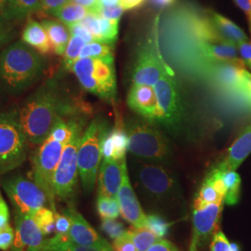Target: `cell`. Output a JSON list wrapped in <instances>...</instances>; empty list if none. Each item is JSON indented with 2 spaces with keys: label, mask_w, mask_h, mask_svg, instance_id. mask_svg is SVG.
Returning <instances> with one entry per match:
<instances>
[{
  "label": "cell",
  "mask_w": 251,
  "mask_h": 251,
  "mask_svg": "<svg viewBox=\"0 0 251 251\" xmlns=\"http://www.w3.org/2000/svg\"><path fill=\"white\" fill-rule=\"evenodd\" d=\"M156 22V46L162 59L189 78L205 81L209 71L220 63L245 65L237 46L216 30L209 10L195 3L174 4Z\"/></svg>",
  "instance_id": "1"
},
{
  "label": "cell",
  "mask_w": 251,
  "mask_h": 251,
  "mask_svg": "<svg viewBox=\"0 0 251 251\" xmlns=\"http://www.w3.org/2000/svg\"><path fill=\"white\" fill-rule=\"evenodd\" d=\"M70 110L69 104L63 99L57 79H47L18 110L19 122L28 143L35 145L42 144L50 133L56 118L63 117Z\"/></svg>",
  "instance_id": "2"
},
{
  "label": "cell",
  "mask_w": 251,
  "mask_h": 251,
  "mask_svg": "<svg viewBox=\"0 0 251 251\" xmlns=\"http://www.w3.org/2000/svg\"><path fill=\"white\" fill-rule=\"evenodd\" d=\"M43 55L18 40L0 53V83L9 93L18 95L28 90L44 75Z\"/></svg>",
  "instance_id": "3"
},
{
  "label": "cell",
  "mask_w": 251,
  "mask_h": 251,
  "mask_svg": "<svg viewBox=\"0 0 251 251\" xmlns=\"http://www.w3.org/2000/svg\"><path fill=\"white\" fill-rule=\"evenodd\" d=\"M137 186L145 200L163 210L179 209L183 198L177 177L161 164L133 163Z\"/></svg>",
  "instance_id": "4"
},
{
  "label": "cell",
  "mask_w": 251,
  "mask_h": 251,
  "mask_svg": "<svg viewBox=\"0 0 251 251\" xmlns=\"http://www.w3.org/2000/svg\"><path fill=\"white\" fill-rule=\"evenodd\" d=\"M126 130L128 137L127 150L135 156L155 164H167L172 158L169 140L150 123L133 120Z\"/></svg>",
  "instance_id": "5"
},
{
  "label": "cell",
  "mask_w": 251,
  "mask_h": 251,
  "mask_svg": "<svg viewBox=\"0 0 251 251\" xmlns=\"http://www.w3.org/2000/svg\"><path fill=\"white\" fill-rule=\"evenodd\" d=\"M72 132L70 139L63 147L62 157L58 164L53 178V192L55 198L73 205L76 196L77 178L79 176L77 166L78 148L82 138L80 122L71 119Z\"/></svg>",
  "instance_id": "6"
},
{
  "label": "cell",
  "mask_w": 251,
  "mask_h": 251,
  "mask_svg": "<svg viewBox=\"0 0 251 251\" xmlns=\"http://www.w3.org/2000/svg\"><path fill=\"white\" fill-rule=\"evenodd\" d=\"M27 144L26 136L19 122L18 110L0 114V177L25 163Z\"/></svg>",
  "instance_id": "7"
},
{
  "label": "cell",
  "mask_w": 251,
  "mask_h": 251,
  "mask_svg": "<svg viewBox=\"0 0 251 251\" xmlns=\"http://www.w3.org/2000/svg\"><path fill=\"white\" fill-rule=\"evenodd\" d=\"M84 90L106 100H115L117 78L114 62L98 58H79L71 68Z\"/></svg>",
  "instance_id": "8"
},
{
  "label": "cell",
  "mask_w": 251,
  "mask_h": 251,
  "mask_svg": "<svg viewBox=\"0 0 251 251\" xmlns=\"http://www.w3.org/2000/svg\"><path fill=\"white\" fill-rule=\"evenodd\" d=\"M107 126L99 120H93L82 135L77 154V166L81 183L86 193L94 189L102 158L101 143Z\"/></svg>",
  "instance_id": "9"
},
{
  "label": "cell",
  "mask_w": 251,
  "mask_h": 251,
  "mask_svg": "<svg viewBox=\"0 0 251 251\" xmlns=\"http://www.w3.org/2000/svg\"><path fill=\"white\" fill-rule=\"evenodd\" d=\"M64 145L48 137L42 144L38 145L31 157L34 181L45 192L49 199V205L55 214L57 209L53 192L54 174L62 157Z\"/></svg>",
  "instance_id": "10"
},
{
  "label": "cell",
  "mask_w": 251,
  "mask_h": 251,
  "mask_svg": "<svg viewBox=\"0 0 251 251\" xmlns=\"http://www.w3.org/2000/svg\"><path fill=\"white\" fill-rule=\"evenodd\" d=\"M0 186L9 198L15 214L33 217L38 209L49 204L43 189L22 174L3 178Z\"/></svg>",
  "instance_id": "11"
},
{
  "label": "cell",
  "mask_w": 251,
  "mask_h": 251,
  "mask_svg": "<svg viewBox=\"0 0 251 251\" xmlns=\"http://www.w3.org/2000/svg\"><path fill=\"white\" fill-rule=\"evenodd\" d=\"M159 109L157 122L170 130H179L182 120L183 108L179 87L171 68L168 66L159 80L153 86Z\"/></svg>",
  "instance_id": "12"
},
{
  "label": "cell",
  "mask_w": 251,
  "mask_h": 251,
  "mask_svg": "<svg viewBox=\"0 0 251 251\" xmlns=\"http://www.w3.org/2000/svg\"><path fill=\"white\" fill-rule=\"evenodd\" d=\"M224 202L208 204L194 208L193 211V237L190 251H198L218 231Z\"/></svg>",
  "instance_id": "13"
},
{
  "label": "cell",
  "mask_w": 251,
  "mask_h": 251,
  "mask_svg": "<svg viewBox=\"0 0 251 251\" xmlns=\"http://www.w3.org/2000/svg\"><path fill=\"white\" fill-rule=\"evenodd\" d=\"M168 66L162 59L158 49L151 45L142 48L132 72L133 85L153 87Z\"/></svg>",
  "instance_id": "14"
},
{
  "label": "cell",
  "mask_w": 251,
  "mask_h": 251,
  "mask_svg": "<svg viewBox=\"0 0 251 251\" xmlns=\"http://www.w3.org/2000/svg\"><path fill=\"white\" fill-rule=\"evenodd\" d=\"M63 214L67 216L71 221V227L67 237L70 241L77 245L100 249L103 251H114L112 245H110L103 237L95 231V229L86 221L73 205L63 209Z\"/></svg>",
  "instance_id": "15"
},
{
  "label": "cell",
  "mask_w": 251,
  "mask_h": 251,
  "mask_svg": "<svg viewBox=\"0 0 251 251\" xmlns=\"http://www.w3.org/2000/svg\"><path fill=\"white\" fill-rule=\"evenodd\" d=\"M15 237L10 251H42L46 236L31 216L15 214Z\"/></svg>",
  "instance_id": "16"
},
{
  "label": "cell",
  "mask_w": 251,
  "mask_h": 251,
  "mask_svg": "<svg viewBox=\"0 0 251 251\" xmlns=\"http://www.w3.org/2000/svg\"><path fill=\"white\" fill-rule=\"evenodd\" d=\"M121 216L133 227L143 228L146 225V215L135 195L127 173L126 164L123 169V179L117 194Z\"/></svg>",
  "instance_id": "17"
},
{
  "label": "cell",
  "mask_w": 251,
  "mask_h": 251,
  "mask_svg": "<svg viewBox=\"0 0 251 251\" xmlns=\"http://www.w3.org/2000/svg\"><path fill=\"white\" fill-rule=\"evenodd\" d=\"M127 104L148 122H157L159 109L155 90L152 86L132 85L127 95Z\"/></svg>",
  "instance_id": "18"
},
{
  "label": "cell",
  "mask_w": 251,
  "mask_h": 251,
  "mask_svg": "<svg viewBox=\"0 0 251 251\" xmlns=\"http://www.w3.org/2000/svg\"><path fill=\"white\" fill-rule=\"evenodd\" d=\"M125 159H102L99 169L98 196L117 198L123 179Z\"/></svg>",
  "instance_id": "19"
},
{
  "label": "cell",
  "mask_w": 251,
  "mask_h": 251,
  "mask_svg": "<svg viewBox=\"0 0 251 251\" xmlns=\"http://www.w3.org/2000/svg\"><path fill=\"white\" fill-rule=\"evenodd\" d=\"M128 147V137L122 122H117L113 129L108 130L101 143L102 159H125Z\"/></svg>",
  "instance_id": "20"
},
{
  "label": "cell",
  "mask_w": 251,
  "mask_h": 251,
  "mask_svg": "<svg viewBox=\"0 0 251 251\" xmlns=\"http://www.w3.org/2000/svg\"><path fill=\"white\" fill-rule=\"evenodd\" d=\"M251 153V125L249 126L228 149L225 158L216 168L221 171H235Z\"/></svg>",
  "instance_id": "21"
},
{
  "label": "cell",
  "mask_w": 251,
  "mask_h": 251,
  "mask_svg": "<svg viewBox=\"0 0 251 251\" xmlns=\"http://www.w3.org/2000/svg\"><path fill=\"white\" fill-rule=\"evenodd\" d=\"M22 40L42 55L50 54L52 50L45 28L41 23L36 22L34 19L27 20L23 30Z\"/></svg>",
  "instance_id": "22"
},
{
  "label": "cell",
  "mask_w": 251,
  "mask_h": 251,
  "mask_svg": "<svg viewBox=\"0 0 251 251\" xmlns=\"http://www.w3.org/2000/svg\"><path fill=\"white\" fill-rule=\"evenodd\" d=\"M41 25L45 28L54 53L63 56L71 37L68 26L62 22L52 19H43Z\"/></svg>",
  "instance_id": "23"
},
{
  "label": "cell",
  "mask_w": 251,
  "mask_h": 251,
  "mask_svg": "<svg viewBox=\"0 0 251 251\" xmlns=\"http://www.w3.org/2000/svg\"><path fill=\"white\" fill-rule=\"evenodd\" d=\"M209 14L216 30L228 42L237 45L242 41L249 40L242 29L231 20L212 10H209Z\"/></svg>",
  "instance_id": "24"
},
{
  "label": "cell",
  "mask_w": 251,
  "mask_h": 251,
  "mask_svg": "<svg viewBox=\"0 0 251 251\" xmlns=\"http://www.w3.org/2000/svg\"><path fill=\"white\" fill-rule=\"evenodd\" d=\"M42 0H7L6 22L22 21L33 13L39 12Z\"/></svg>",
  "instance_id": "25"
},
{
  "label": "cell",
  "mask_w": 251,
  "mask_h": 251,
  "mask_svg": "<svg viewBox=\"0 0 251 251\" xmlns=\"http://www.w3.org/2000/svg\"><path fill=\"white\" fill-rule=\"evenodd\" d=\"M42 251H107L77 245L68 239L67 235L55 234L53 237L46 239Z\"/></svg>",
  "instance_id": "26"
},
{
  "label": "cell",
  "mask_w": 251,
  "mask_h": 251,
  "mask_svg": "<svg viewBox=\"0 0 251 251\" xmlns=\"http://www.w3.org/2000/svg\"><path fill=\"white\" fill-rule=\"evenodd\" d=\"M221 171V170H220ZM222 171V179L224 180L226 196L225 203L229 206H234L238 203L240 198V188H241V178L235 171Z\"/></svg>",
  "instance_id": "27"
},
{
  "label": "cell",
  "mask_w": 251,
  "mask_h": 251,
  "mask_svg": "<svg viewBox=\"0 0 251 251\" xmlns=\"http://www.w3.org/2000/svg\"><path fill=\"white\" fill-rule=\"evenodd\" d=\"M220 202L225 203V198L218 192L213 183L206 177L198 191V197L195 199L194 208Z\"/></svg>",
  "instance_id": "28"
},
{
  "label": "cell",
  "mask_w": 251,
  "mask_h": 251,
  "mask_svg": "<svg viewBox=\"0 0 251 251\" xmlns=\"http://www.w3.org/2000/svg\"><path fill=\"white\" fill-rule=\"evenodd\" d=\"M88 13H90L88 9L70 2L63 6L62 9H59L53 16L58 19V21L64 24L66 26H70L74 24L79 23Z\"/></svg>",
  "instance_id": "29"
},
{
  "label": "cell",
  "mask_w": 251,
  "mask_h": 251,
  "mask_svg": "<svg viewBox=\"0 0 251 251\" xmlns=\"http://www.w3.org/2000/svg\"><path fill=\"white\" fill-rule=\"evenodd\" d=\"M79 58H98L108 62H114L113 45L100 41L87 43L82 48Z\"/></svg>",
  "instance_id": "30"
},
{
  "label": "cell",
  "mask_w": 251,
  "mask_h": 251,
  "mask_svg": "<svg viewBox=\"0 0 251 251\" xmlns=\"http://www.w3.org/2000/svg\"><path fill=\"white\" fill-rule=\"evenodd\" d=\"M128 232L138 251H147L154 243L157 242L160 239L149 229L145 227L143 228L133 227Z\"/></svg>",
  "instance_id": "31"
},
{
  "label": "cell",
  "mask_w": 251,
  "mask_h": 251,
  "mask_svg": "<svg viewBox=\"0 0 251 251\" xmlns=\"http://www.w3.org/2000/svg\"><path fill=\"white\" fill-rule=\"evenodd\" d=\"M85 44H87L80 37L71 36L69 43L66 47L65 52L63 54V68L67 71H71L73 64L79 59L81 50Z\"/></svg>",
  "instance_id": "32"
},
{
  "label": "cell",
  "mask_w": 251,
  "mask_h": 251,
  "mask_svg": "<svg viewBox=\"0 0 251 251\" xmlns=\"http://www.w3.org/2000/svg\"><path fill=\"white\" fill-rule=\"evenodd\" d=\"M96 207L101 219H117L121 214L119 203L116 198L98 196Z\"/></svg>",
  "instance_id": "33"
},
{
  "label": "cell",
  "mask_w": 251,
  "mask_h": 251,
  "mask_svg": "<svg viewBox=\"0 0 251 251\" xmlns=\"http://www.w3.org/2000/svg\"><path fill=\"white\" fill-rule=\"evenodd\" d=\"M33 218L45 236L50 235L55 231V213L51 208L43 206L36 211Z\"/></svg>",
  "instance_id": "34"
},
{
  "label": "cell",
  "mask_w": 251,
  "mask_h": 251,
  "mask_svg": "<svg viewBox=\"0 0 251 251\" xmlns=\"http://www.w3.org/2000/svg\"><path fill=\"white\" fill-rule=\"evenodd\" d=\"M172 224L169 223L161 215L152 213L146 215V225L145 228L149 229L159 238H165L170 232Z\"/></svg>",
  "instance_id": "35"
},
{
  "label": "cell",
  "mask_w": 251,
  "mask_h": 251,
  "mask_svg": "<svg viewBox=\"0 0 251 251\" xmlns=\"http://www.w3.org/2000/svg\"><path fill=\"white\" fill-rule=\"evenodd\" d=\"M100 42L113 45L117 41L118 36L119 21L108 20L100 16Z\"/></svg>",
  "instance_id": "36"
},
{
  "label": "cell",
  "mask_w": 251,
  "mask_h": 251,
  "mask_svg": "<svg viewBox=\"0 0 251 251\" xmlns=\"http://www.w3.org/2000/svg\"><path fill=\"white\" fill-rule=\"evenodd\" d=\"M71 132H72V125L70 120L66 122L63 117H58L54 122L49 137L57 142L65 144L70 139Z\"/></svg>",
  "instance_id": "37"
},
{
  "label": "cell",
  "mask_w": 251,
  "mask_h": 251,
  "mask_svg": "<svg viewBox=\"0 0 251 251\" xmlns=\"http://www.w3.org/2000/svg\"><path fill=\"white\" fill-rule=\"evenodd\" d=\"M100 230L112 240L117 239V237L124 234L126 231L124 225L116 221V219H102Z\"/></svg>",
  "instance_id": "38"
},
{
  "label": "cell",
  "mask_w": 251,
  "mask_h": 251,
  "mask_svg": "<svg viewBox=\"0 0 251 251\" xmlns=\"http://www.w3.org/2000/svg\"><path fill=\"white\" fill-rule=\"evenodd\" d=\"M79 24L90 31L96 41H100V24L99 15H96L93 13H88L84 18L81 20Z\"/></svg>",
  "instance_id": "39"
},
{
  "label": "cell",
  "mask_w": 251,
  "mask_h": 251,
  "mask_svg": "<svg viewBox=\"0 0 251 251\" xmlns=\"http://www.w3.org/2000/svg\"><path fill=\"white\" fill-rule=\"evenodd\" d=\"M15 237V232L11 225L0 228V251H8L11 249Z\"/></svg>",
  "instance_id": "40"
},
{
  "label": "cell",
  "mask_w": 251,
  "mask_h": 251,
  "mask_svg": "<svg viewBox=\"0 0 251 251\" xmlns=\"http://www.w3.org/2000/svg\"><path fill=\"white\" fill-rule=\"evenodd\" d=\"M112 247L114 251H138L128 231H126L124 234L115 239Z\"/></svg>",
  "instance_id": "41"
},
{
  "label": "cell",
  "mask_w": 251,
  "mask_h": 251,
  "mask_svg": "<svg viewBox=\"0 0 251 251\" xmlns=\"http://www.w3.org/2000/svg\"><path fill=\"white\" fill-rule=\"evenodd\" d=\"M230 244L225 233L218 230L212 236L210 251H232Z\"/></svg>",
  "instance_id": "42"
},
{
  "label": "cell",
  "mask_w": 251,
  "mask_h": 251,
  "mask_svg": "<svg viewBox=\"0 0 251 251\" xmlns=\"http://www.w3.org/2000/svg\"><path fill=\"white\" fill-rule=\"evenodd\" d=\"M70 2L71 0H42L41 9L39 12L43 13L44 15L53 16L59 9H62L63 6Z\"/></svg>",
  "instance_id": "43"
},
{
  "label": "cell",
  "mask_w": 251,
  "mask_h": 251,
  "mask_svg": "<svg viewBox=\"0 0 251 251\" xmlns=\"http://www.w3.org/2000/svg\"><path fill=\"white\" fill-rule=\"evenodd\" d=\"M71 227L70 219L64 214H55V232L59 235H67Z\"/></svg>",
  "instance_id": "44"
},
{
  "label": "cell",
  "mask_w": 251,
  "mask_h": 251,
  "mask_svg": "<svg viewBox=\"0 0 251 251\" xmlns=\"http://www.w3.org/2000/svg\"><path fill=\"white\" fill-rule=\"evenodd\" d=\"M68 28H69L71 36H78V37H80L81 39H83L86 43H91L93 41H96L94 36L91 35L90 31L83 25H81L79 23L74 24L72 25L68 26Z\"/></svg>",
  "instance_id": "45"
},
{
  "label": "cell",
  "mask_w": 251,
  "mask_h": 251,
  "mask_svg": "<svg viewBox=\"0 0 251 251\" xmlns=\"http://www.w3.org/2000/svg\"><path fill=\"white\" fill-rule=\"evenodd\" d=\"M123 7L121 5L119 6H114V7H100V9L99 16L102 18L108 19V20H116L120 21L121 16L124 13Z\"/></svg>",
  "instance_id": "46"
},
{
  "label": "cell",
  "mask_w": 251,
  "mask_h": 251,
  "mask_svg": "<svg viewBox=\"0 0 251 251\" xmlns=\"http://www.w3.org/2000/svg\"><path fill=\"white\" fill-rule=\"evenodd\" d=\"M238 53L240 54V58L242 59L245 65L251 69V43L247 41H242L237 44Z\"/></svg>",
  "instance_id": "47"
},
{
  "label": "cell",
  "mask_w": 251,
  "mask_h": 251,
  "mask_svg": "<svg viewBox=\"0 0 251 251\" xmlns=\"http://www.w3.org/2000/svg\"><path fill=\"white\" fill-rule=\"evenodd\" d=\"M9 219H10V213H9V206L3 197L2 191L0 188V228H3L4 226L9 225Z\"/></svg>",
  "instance_id": "48"
},
{
  "label": "cell",
  "mask_w": 251,
  "mask_h": 251,
  "mask_svg": "<svg viewBox=\"0 0 251 251\" xmlns=\"http://www.w3.org/2000/svg\"><path fill=\"white\" fill-rule=\"evenodd\" d=\"M146 251H179L178 248L171 241L160 238Z\"/></svg>",
  "instance_id": "49"
},
{
  "label": "cell",
  "mask_w": 251,
  "mask_h": 251,
  "mask_svg": "<svg viewBox=\"0 0 251 251\" xmlns=\"http://www.w3.org/2000/svg\"><path fill=\"white\" fill-rule=\"evenodd\" d=\"M71 2L84 7L89 10L90 13L99 15L100 9L99 0H71Z\"/></svg>",
  "instance_id": "50"
},
{
  "label": "cell",
  "mask_w": 251,
  "mask_h": 251,
  "mask_svg": "<svg viewBox=\"0 0 251 251\" xmlns=\"http://www.w3.org/2000/svg\"><path fill=\"white\" fill-rule=\"evenodd\" d=\"M11 37V28L8 25V22L0 23V47L7 43Z\"/></svg>",
  "instance_id": "51"
},
{
  "label": "cell",
  "mask_w": 251,
  "mask_h": 251,
  "mask_svg": "<svg viewBox=\"0 0 251 251\" xmlns=\"http://www.w3.org/2000/svg\"><path fill=\"white\" fill-rule=\"evenodd\" d=\"M233 2L247 14L251 24V0H233Z\"/></svg>",
  "instance_id": "52"
},
{
  "label": "cell",
  "mask_w": 251,
  "mask_h": 251,
  "mask_svg": "<svg viewBox=\"0 0 251 251\" xmlns=\"http://www.w3.org/2000/svg\"><path fill=\"white\" fill-rule=\"evenodd\" d=\"M150 2L156 8H167L173 6L176 0H150Z\"/></svg>",
  "instance_id": "53"
},
{
  "label": "cell",
  "mask_w": 251,
  "mask_h": 251,
  "mask_svg": "<svg viewBox=\"0 0 251 251\" xmlns=\"http://www.w3.org/2000/svg\"><path fill=\"white\" fill-rule=\"evenodd\" d=\"M144 0H121V6L124 9H133L139 6Z\"/></svg>",
  "instance_id": "54"
},
{
  "label": "cell",
  "mask_w": 251,
  "mask_h": 251,
  "mask_svg": "<svg viewBox=\"0 0 251 251\" xmlns=\"http://www.w3.org/2000/svg\"><path fill=\"white\" fill-rule=\"evenodd\" d=\"M100 7H114L121 5V0H99Z\"/></svg>",
  "instance_id": "55"
},
{
  "label": "cell",
  "mask_w": 251,
  "mask_h": 251,
  "mask_svg": "<svg viewBox=\"0 0 251 251\" xmlns=\"http://www.w3.org/2000/svg\"><path fill=\"white\" fill-rule=\"evenodd\" d=\"M6 7H7V0H0V23L6 22V19H5Z\"/></svg>",
  "instance_id": "56"
},
{
  "label": "cell",
  "mask_w": 251,
  "mask_h": 251,
  "mask_svg": "<svg viewBox=\"0 0 251 251\" xmlns=\"http://www.w3.org/2000/svg\"><path fill=\"white\" fill-rule=\"evenodd\" d=\"M230 246H231V251H240V247H239L238 244H236V243H231Z\"/></svg>",
  "instance_id": "57"
}]
</instances>
